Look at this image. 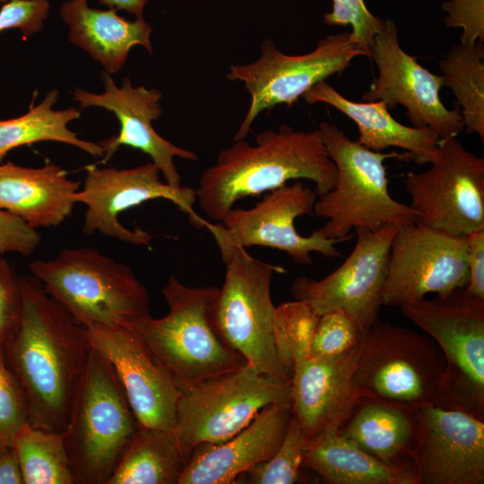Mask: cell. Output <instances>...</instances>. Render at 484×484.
<instances>
[{
  "instance_id": "35",
  "label": "cell",
  "mask_w": 484,
  "mask_h": 484,
  "mask_svg": "<svg viewBox=\"0 0 484 484\" xmlns=\"http://www.w3.org/2000/svg\"><path fill=\"white\" fill-rule=\"evenodd\" d=\"M324 22L327 25H350L353 40L369 58L375 37L384 27V20L369 12L364 0H333V10L324 14Z\"/></svg>"
},
{
  "instance_id": "4",
  "label": "cell",
  "mask_w": 484,
  "mask_h": 484,
  "mask_svg": "<svg viewBox=\"0 0 484 484\" xmlns=\"http://www.w3.org/2000/svg\"><path fill=\"white\" fill-rule=\"evenodd\" d=\"M317 130L337 170L333 187L317 196L313 210L314 215L326 219L317 229L324 237L345 241L352 230L415 222L411 206L390 194L384 165L388 158L411 160L409 152L372 151L327 122L321 123Z\"/></svg>"
},
{
  "instance_id": "43",
  "label": "cell",
  "mask_w": 484,
  "mask_h": 484,
  "mask_svg": "<svg viewBox=\"0 0 484 484\" xmlns=\"http://www.w3.org/2000/svg\"><path fill=\"white\" fill-rule=\"evenodd\" d=\"M148 0H99L109 9L124 10L136 18L143 17V11Z\"/></svg>"
},
{
  "instance_id": "40",
  "label": "cell",
  "mask_w": 484,
  "mask_h": 484,
  "mask_svg": "<svg viewBox=\"0 0 484 484\" xmlns=\"http://www.w3.org/2000/svg\"><path fill=\"white\" fill-rule=\"evenodd\" d=\"M41 242L39 231L19 217L0 209V253L30 256Z\"/></svg>"
},
{
  "instance_id": "17",
  "label": "cell",
  "mask_w": 484,
  "mask_h": 484,
  "mask_svg": "<svg viewBox=\"0 0 484 484\" xmlns=\"http://www.w3.org/2000/svg\"><path fill=\"white\" fill-rule=\"evenodd\" d=\"M317 196L315 190L296 180L270 191L252 208H232L216 225L230 244L272 247L297 264H312V253L338 257L335 245L342 240L325 238L317 229L308 237L296 230V219L313 213Z\"/></svg>"
},
{
  "instance_id": "11",
  "label": "cell",
  "mask_w": 484,
  "mask_h": 484,
  "mask_svg": "<svg viewBox=\"0 0 484 484\" xmlns=\"http://www.w3.org/2000/svg\"><path fill=\"white\" fill-rule=\"evenodd\" d=\"M359 56L365 54L350 32L329 35L311 52L298 56L282 53L272 39L264 40L255 61L231 65L226 76L244 82L250 95V105L233 141L246 138L260 113L277 105L291 106L316 83L341 74Z\"/></svg>"
},
{
  "instance_id": "10",
  "label": "cell",
  "mask_w": 484,
  "mask_h": 484,
  "mask_svg": "<svg viewBox=\"0 0 484 484\" xmlns=\"http://www.w3.org/2000/svg\"><path fill=\"white\" fill-rule=\"evenodd\" d=\"M445 370V358L428 334L377 322L363 337L353 385L359 398L411 409L436 405Z\"/></svg>"
},
{
  "instance_id": "31",
  "label": "cell",
  "mask_w": 484,
  "mask_h": 484,
  "mask_svg": "<svg viewBox=\"0 0 484 484\" xmlns=\"http://www.w3.org/2000/svg\"><path fill=\"white\" fill-rule=\"evenodd\" d=\"M24 484H76L62 434L24 424L12 437Z\"/></svg>"
},
{
  "instance_id": "3",
  "label": "cell",
  "mask_w": 484,
  "mask_h": 484,
  "mask_svg": "<svg viewBox=\"0 0 484 484\" xmlns=\"http://www.w3.org/2000/svg\"><path fill=\"white\" fill-rule=\"evenodd\" d=\"M161 292L169 307L166 315H147L122 326L143 341L181 390L247 364L219 331V288L189 287L170 275Z\"/></svg>"
},
{
  "instance_id": "25",
  "label": "cell",
  "mask_w": 484,
  "mask_h": 484,
  "mask_svg": "<svg viewBox=\"0 0 484 484\" xmlns=\"http://www.w3.org/2000/svg\"><path fill=\"white\" fill-rule=\"evenodd\" d=\"M302 97L308 104L330 105L353 120L359 133L358 142L375 151L397 147L408 151L411 160L417 164H427L440 140L430 128L408 126L398 122L385 102L350 100L324 81L314 85Z\"/></svg>"
},
{
  "instance_id": "44",
  "label": "cell",
  "mask_w": 484,
  "mask_h": 484,
  "mask_svg": "<svg viewBox=\"0 0 484 484\" xmlns=\"http://www.w3.org/2000/svg\"><path fill=\"white\" fill-rule=\"evenodd\" d=\"M11 443V440L2 435H0V451L8 445Z\"/></svg>"
},
{
  "instance_id": "19",
  "label": "cell",
  "mask_w": 484,
  "mask_h": 484,
  "mask_svg": "<svg viewBox=\"0 0 484 484\" xmlns=\"http://www.w3.org/2000/svg\"><path fill=\"white\" fill-rule=\"evenodd\" d=\"M92 349L114 370L139 427L171 431L182 390L143 341L125 326L85 327Z\"/></svg>"
},
{
  "instance_id": "26",
  "label": "cell",
  "mask_w": 484,
  "mask_h": 484,
  "mask_svg": "<svg viewBox=\"0 0 484 484\" xmlns=\"http://www.w3.org/2000/svg\"><path fill=\"white\" fill-rule=\"evenodd\" d=\"M302 466L329 484H419L413 470L384 463L339 429H325L307 440Z\"/></svg>"
},
{
  "instance_id": "6",
  "label": "cell",
  "mask_w": 484,
  "mask_h": 484,
  "mask_svg": "<svg viewBox=\"0 0 484 484\" xmlns=\"http://www.w3.org/2000/svg\"><path fill=\"white\" fill-rule=\"evenodd\" d=\"M138 427L114 370L92 349L62 433L75 483L108 484Z\"/></svg>"
},
{
  "instance_id": "1",
  "label": "cell",
  "mask_w": 484,
  "mask_h": 484,
  "mask_svg": "<svg viewBox=\"0 0 484 484\" xmlns=\"http://www.w3.org/2000/svg\"><path fill=\"white\" fill-rule=\"evenodd\" d=\"M22 315L3 345L28 400L32 427L62 434L91 352L86 329L32 274L19 276Z\"/></svg>"
},
{
  "instance_id": "37",
  "label": "cell",
  "mask_w": 484,
  "mask_h": 484,
  "mask_svg": "<svg viewBox=\"0 0 484 484\" xmlns=\"http://www.w3.org/2000/svg\"><path fill=\"white\" fill-rule=\"evenodd\" d=\"M22 294L19 276L12 264L0 257V344L15 333L22 315Z\"/></svg>"
},
{
  "instance_id": "34",
  "label": "cell",
  "mask_w": 484,
  "mask_h": 484,
  "mask_svg": "<svg viewBox=\"0 0 484 484\" xmlns=\"http://www.w3.org/2000/svg\"><path fill=\"white\" fill-rule=\"evenodd\" d=\"M363 337L354 321L342 311L324 313L315 326L309 357L341 354L356 346Z\"/></svg>"
},
{
  "instance_id": "29",
  "label": "cell",
  "mask_w": 484,
  "mask_h": 484,
  "mask_svg": "<svg viewBox=\"0 0 484 484\" xmlns=\"http://www.w3.org/2000/svg\"><path fill=\"white\" fill-rule=\"evenodd\" d=\"M58 91L51 90L37 106L18 117L0 120V162L13 149L39 142H58L70 144L92 157L104 156L103 148L98 143L82 140L68 128V124L80 117L75 108L55 110Z\"/></svg>"
},
{
  "instance_id": "9",
  "label": "cell",
  "mask_w": 484,
  "mask_h": 484,
  "mask_svg": "<svg viewBox=\"0 0 484 484\" xmlns=\"http://www.w3.org/2000/svg\"><path fill=\"white\" fill-rule=\"evenodd\" d=\"M291 406L290 383L250 364L183 389L172 433L186 462L202 444H220L245 428L266 406Z\"/></svg>"
},
{
  "instance_id": "27",
  "label": "cell",
  "mask_w": 484,
  "mask_h": 484,
  "mask_svg": "<svg viewBox=\"0 0 484 484\" xmlns=\"http://www.w3.org/2000/svg\"><path fill=\"white\" fill-rule=\"evenodd\" d=\"M416 431L413 409L368 398L359 400L339 429L384 463L413 471L407 459L412 463Z\"/></svg>"
},
{
  "instance_id": "23",
  "label": "cell",
  "mask_w": 484,
  "mask_h": 484,
  "mask_svg": "<svg viewBox=\"0 0 484 484\" xmlns=\"http://www.w3.org/2000/svg\"><path fill=\"white\" fill-rule=\"evenodd\" d=\"M80 184L54 163L40 168L0 164V209L35 229L56 227L72 214Z\"/></svg>"
},
{
  "instance_id": "45",
  "label": "cell",
  "mask_w": 484,
  "mask_h": 484,
  "mask_svg": "<svg viewBox=\"0 0 484 484\" xmlns=\"http://www.w3.org/2000/svg\"><path fill=\"white\" fill-rule=\"evenodd\" d=\"M0 1H7V0H0Z\"/></svg>"
},
{
  "instance_id": "41",
  "label": "cell",
  "mask_w": 484,
  "mask_h": 484,
  "mask_svg": "<svg viewBox=\"0 0 484 484\" xmlns=\"http://www.w3.org/2000/svg\"><path fill=\"white\" fill-rule=\"evenodd\" d=\"M469 281L466 290L484 299V229L465 236Z\"/></svg>"
},
{
  "instance_id": "38",
  "label": "cell",
  "mask_w": 484,
  "mask_h": 484,
  "mask_svg": "<svg viewBox=\"0 0 484 484\" xmlns=\"http://www.w3.org/2000/svg\"><path fill=\"white\" fill-rule=\"evenodd\" d=\"M48 0H10L0 8V33L19 29L25 38L40 31L49 13Z\"/></svg>"
},
{
  "instance_id": "33",
  "label": "cell",
  "mask_w": 484,
  "mask_h": 484,
  "mask_svg": "<svg viewBox=\"0 0 484 484\" xmlns=\"http://www.w3.org/2000/svg\"><path fill=\"white\" fill-rule=\"evenodd\" d=\"M306 442L303 430L292 414L285 435L275 453L268 460L255 465L243 473L242 475H246V482L253 484H293L297 482L302 467Z\"/></svg>"
},
{
  "instance_id": "2",
  "label": "cell",
  "mask_w": 484,
  "mask_h": 484,
  "mask_svg": "<svg viewBox=\"0 0 484 484\" xmlns=\"http://www.w3.org/2000/svg\"><path fill=\"white\" fill-rule=\"evenodd\" d=\"M336 175L317 129L295 130L283 125L259 133L255 145L243 139L221 150L215 163L203 172L195 196L206 215L221 222L245 197L298 179L314 182L321 195L333 187Z\"/></svg>"
},
{
  "instance_id": "36",
  "label": "cell",
  "mask_w": 484,
  "mask_h": 484,
  "mask_svg": "<svg viewBox=\"0 0 484 484\" xmlns=\"http://www.w3.org/2000/svg\"><path fill=\"white\" fill-rule=\"evenodd\" d=\"M29 420L25 392L0 344V435L10 440Z\"/></svg>"
},
{
  "instance_id": "5",
  "label": "cell",
  "mask_w": 484,
  "mask_h": 484,
  "mask_svg": "<svg viewBox=\"0 0 484 484\" xmlns=\"http://www.w3.org/2000/svg\"><path fill=\"white\" fill-rule=\"evenodd\" d=\"M46 291L80 324L121 326L150 315V294L133 269L91 246L64 248L29 265Z\"/></svg>"
},
{
  "instance_id": "8",
  "label": "cell",
  "mask_w": 484,
  "mask_h": 484,
  "mask_svg": "<svg viewBox=\"0 0 484 484\" xmlns=\"http://www.w3.org/2000/svg\"><path fill=\"white\" fill-rule=\"evenodd\" d=\"M400 307L445 358L436 405L484 419V299L462 288Z\"/></svg>"
},
{
  "instance_id": "28",
  "label": "cell",
  "mask_w": 484,
  "mask_h": 484,
  "mask_svg": "<svg viewBox=\"0 0 484 484\" xmlns=\"http://www.w3.org/2000/svg\"><path fill=\"white\" fill-rule=\"evenodd\" d=\"M184 466L172 431L138 427L108 484H177Z\"/></svg>"
},
{
  "instance_id": "15",
  "label": "cell",
  "mask_w": 484,
  "mask_h": 484,
  "mask_svg": "<svg viewBox=\"0 0 484 484\" xmlns=\"http://www.w3.org/2000/svg\"><path fill=\"white\" fill-rule=\"evenodd\" d=\"M465 236H454L416 222L398 227L382 293L385 306H402L466 288Z\"/></svg>"
},
{
  "instance_id": "13",
  "label": "cell",
  "mask_w": 484,
  "mask_h": 484,
  "mask_svg": "<svg viewBox=\"0 0 484 484\" xmlns=\"http://www.w3.org/2000/svg\"><path fill=\"white\" fill-rule=\"evenodd\" d=\"M152 161L130 169L86 168L82 189L73 194L75 203L86 206L82 232L92 236L99 232L134 246H147L155 237L142 229H130L118 215L144 202L165 199L186 212L192 223L203 228V219L194 211L195 190L188 186H171L160 177Z\"/></svg>"
},
{
  "instance_id": "22",
  "label": "cell",
  "mask_w": 484,
  "mask_h": 484,
  "mask_svg": "<svg viewBox=\"0 0 484 484\" xmlns=\"http://www.w3.org/2000/svg\"><path fill=\"white\" fill-rule=\"evenodd\" d=\"M292 415L290 405L264 407L245 428L220 444L197 445L177 484H230L279 447Z\"/></svg>"
},
{
  "instance_id": "42",
  "label": "cell",
  "mask_w": 484,
  "mask_h": 484,
  "mask_svg": "<svg viewBox=\"0 0 484 484\" xmlns=\"http://www.w3.org/2000/svg\"><path fill=\"white\" fill-rule=\"evenodd\" d=\"M0 484H24L19 458L11 443L0 451Z\"/></svg>"
},
{
  "instance_id": "7",
  "label": "cell",
  "mask_w": 484,
  "mask_h": 484,
  "mask_svg": "<svg viewBox=\"0 0 484 484\" xmlns=\"http://www.w3.org/2000/svg\"><path fill=\"white\" fill-rule=\"evenodd\" d=\"M203 227L215 239L225 264V279L216 305V321L222 338L262 374L290 384L291 378L280 364L274 347L276 307L271 297L273 274L285 270L229 243L216 223L203 220Z\"/></svg>"
},
{
  "instance_id": "12",
  "label": "cell",
  "mask_w": 484,
  "mask_h": 484,
  "mask_svg": "<svg viewBox=\"0 0 484 484\" xmlns=\"http://www.w3.org/2000/svg\"><path fill=\"white\" fill-rule=\"evenodd\" d=\"M423 172H409L405 187L415 222L464 237L484 229V159L456 139H440Z\"/></svg>"
},
{
  "instance_id": "20",
  "label": "cell",
  "mask_w": 484,
  "mask_h": 484,
  "mask_svg": "<svg viewBox=\"0 0 484 484\" xmlns=\"http://www.w3.org/2000/svg\"><path fill=\"white\" fill-rule=\"evenodd\" d=\"M101 78L105 88L103 93L95 94L76 88L72 94L81 108H102L113 112L119 121L118 134L99 142L104 150V160H109L121 145L140 150L151 157L167 184L181 186V177L174 158L197 160L199 157L164 139L152 127V121L163 114L160 102L161 92L143 85L134 87L128 77H125L121 87H117L107 72L101 73Z\"/></svg>"
},
{
  "instance_id": "21",
  "label": "cell",
  "mask_w": 484,
  "mask_h": 484,
  "mask_svg": "<svg viewBox=\"0 0 484 484\" xmlns=\"http://www.w3.org/2000/svg\"><path fill=\"white\" fill-rule=\"evenodd\" d=\"M362 341L341 354L309 357L294 367L292 414L307 441L325 429H340L361 399L354 388L353 376Z\"/></svg>"
},
{
  "instance_id": "14",
  "label": "cell",
  "mask_w": 484,
  "mask_h": 484,
  "mask_svg": "<svg viewBox=\"0 0 484 484\" xmlns=\"http://www.w3.org/2000/svg\"><path fill=\"white\" fill-rule=\"evenodd\" d=\"M397 229L385 225L376 230H357L352 251L333 272L321 280L299 276L292 281L294 299L307 301L319 315L342 311L365 336L379 322L390 248Z\"/></svg>"
},
{
  "instance_id": "39",
  "label": "cell",
  "mask_w": 484,
  "mask_h": 484,
  "mask_svg": "<svg viewBox=\"0 0 484 484\" xmlns=\"http://www.w3.org/2000/svg\"><path fill=\"white\" fill-rule=\"evenodd\" d=\"M442 9L447 13L446 27L462 28L461 44L484 41V0H449L442 4Z\"/></svg>"
},
{
  "instance_id": "30",
  "label": "cell",
  "mask_w": 484,
  "mask_h": 484,
  "mask_svg": "<svg viewBox=\"0 0 484 484\" xmlns=\"http://www.w3.org/2000/svg\"><path fill=\"white\" fill-rule=\"evenodd\" d=\"M443 84L452 89L462 108L464 127L484 141V46L461 43L440 60Z\"/></svg>"
},
{
  "instance_id": "18",
  "label": "cell",
  "mask_w": 484,
  "mask_h": 484,
  "mask_svg": "<svg viewBox=\"0 0 484 484\" xmlns=\"http://www.w3.org/2000/svg\"><path fill=\"white\" fill-rule=\"evenodd\" d=\"M413 411L411 462L419 483L483 484L484 419L432 403Z\"/></svg>"
},
{
  "instance_id": "16",
  "label": "cell",
  "mask_w": 484,
  "mask_h": 484,
  "mask_svg": "<svg viewBox=\"0 0 484 484\" xmlns=\"http://www.w3.org/2000/svg\"><path fill=\"white\" fill-rule=\"evenodd\" d=\"M370 58L378 76L363 94V101L381 100L388 108L403 106L412 126L430 128L440 139L456 137L464 129L461 108L448 109L440 99L442 76L421 66L402 48L393 21L384 20Z\"/></svg>"
},
{
  "instance_id": "24",
  "label": "cell",
  "mask_w": 484,
  "mask_h": 484,
  "mask_svg": "<svg viewBox=\"0 0 484 484\" xmlns=\"http://www.w3.org/2000/svg\"><path fill=\"white\" fill-rule=\"evenodd\" d=\"M60 15L68 26L69 41L99 62L109 74L121 70L133 47L139 45L152 51V28L143 17L128 21L115 9L89 7L86 0L65 2Z\"/></svg>"
},
{
  "instance_id": "32",
  "label": "cell",
  "mask_w": 484,
  "mask_h": 484,
  "mask_svg": "<svg viewBox=\"0 0 484 484\" xmlns=\"http://www.w3.org/2000/svg\"><path fill=\"white\" fill-rule=\"evenodd\" d=\"M320 315L310 303L287 301L275 308L272 337L278 360L292 376L294 367L309 358L311 343Z\"/></svg>"
}]
</instances>
